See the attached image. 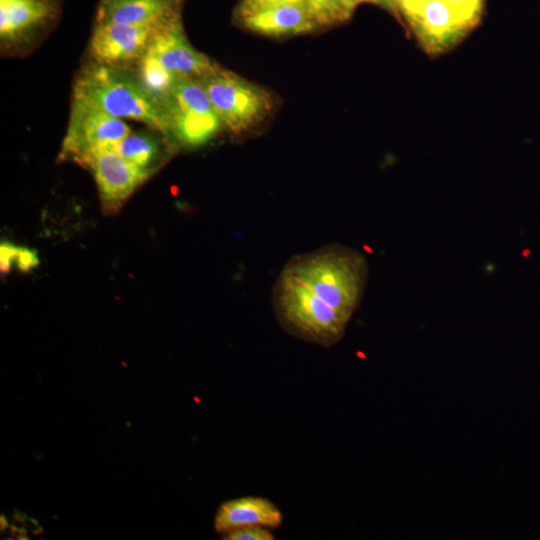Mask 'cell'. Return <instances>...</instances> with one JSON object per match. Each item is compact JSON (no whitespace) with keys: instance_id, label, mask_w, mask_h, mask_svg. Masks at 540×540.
Segmentation results:
<instances>
[{"instance_id":"cell-21","label":"cell","mask_w":540,"mask_h":540,"mask_svg":"<svg viewBox=\"0 0 540 540\" xmlns=\"http://www.w3.org/2000/svg\"><path fill=\"white\" fill-rule=\"evenodd\" d=\"M307 8L317 24H331L330 0H307Z\"/></svg>"},{"instance_id":"cell-1","label":"cell","mask_w":540,"mask_h":540,"mask_svg":"<svg viewBox=\"0 0 540 540\" xmlns=\"http://www.w3.org/2000/svg\"><path fill=\"white\" fill-rule=\"evenodd\" d=\"M368 264L340 245L297 255L280 272L273 308L290 335L324 348L341 340L366 286Z\"/></svg>"},{"instance_id":"cell-22","label":"cell","mask_w":540,"mask_h":540,"mask_svg":"<svg viewBox=\"0 0 540 540\" xmlns=\"http://www.w3.org/2000/svg\"><path fill=\"white\" fill-rule=\"evenodd\" d=\"M408 19L415 14L425 0H391Z\"/></svg>"},{"instance_id":"cell-19","label":"cell","mask_w":540,"mask_h":540,"mask_svg":"<svg viewBox=\"0 0 540 540\" xmlns=\"http://www.w3.org/2000/svg\"><path fill=\"white\" fill-rule=\"evenodd\" d=\"M225 540H273L272 532L259 525L243 526L223 534Z\"/></svg>"},{"instance_id":"cell-12","label":"cell","mask_w":540,"mask_h":540,"mask_svg":"<svg viewBox=\"0 0 540 540\" xmlns=\"http://www.w3.org/2000/svg\"><path fill=\"white\" fill-rule=\"evenodd\" d=\"M52 12L50 0H0L2 44L25 40L41 27Z\"/></svg>"},{"instance_id":"cell-11","label":"cell","mask_w":540,"mask_h":540,"mask_svg":"<svg viewBox=\"0 0 540 540\" xmlns=\"http://www.w3.org/2000/svg\"><path fill=\"white\" fill-rule=\"evenodd\" d=\"M283 522L280 509L269 499L260 496H242L223 502L215 515L214 528L225 534L234 529L259 525L278 528Z\"/></svg>"},{"instance_id":"cell-8","label":"cell","mask_w":540,"mask_h":540,"mask_svg":"<svg viewBox=\"0 0 540 540\" xmlns=\"http://www.w3.org/2000/svg\"><path fill=\"white\" fill-rule=\"evenodd\" d=\"M147 53L179 77L201 79L216 69L209 58L189 43L180 20L160 29Z\"/></svg>"},{"instance_id":"cell-4","label":"cell","mask_w":540,"mask_h":540,"mask_svg":"<svg viewBox=\"0 0 540 540\" xmlns=\"http://www.w3.org/2000/svg\"><path fill=\"white\" fill-rule=\"evenodd\" d=\"M171 136L186 147H198L220 130L221 120L199 79L178 77L167 100Z\"/></svg>"},{"instance_id":"cell-3","label":"cell","mask_w":540,"mask_h":540,"mask_svg":"<svg viewBox=\"0 0 540 540\" xmlns=\"http://www.w3.org/2000/svg\"><path fill=\"white\" fill-rule=\"evenodd\" d=\"M199 80L221 122L234 133L252 128L271 109L266 91L231 72L216 67Z\"/></svg>"},{"instance_id":"cell-7","label":"cell","mask_w":540,"mask_h":540,"mask_svg":"<svg viewBox=\"0 0 540 540\" xmlns=\"http://www.w3.org/2000/svg\"><path fill=\"white\" fill-rule=\"evenodd\" d=\"M160 29L162 28L97 22L90 41L91 55L96 63L113 67L140 60Z\"/></svg>"},{"instance_id":"cell-20","label":"cell","mask_w":540,"mask_h":540,"mask_svg":"<svg viewBox=\"0 0 540 540\" xmlns=\"http://www.w3.org/2000/svg\"><path fill=\"white\" fill-rule=\"evenodd\" d=\"M363 0H330V15L332 23L343 21L350 17L355 7Z\"/></svg>"},{"instance_id":"cell-16","label":"cell","mask_w":540,"mask_h":540,"mask_svg":"<svg viewBox=\"0 0 540 540\" xmlns=\"http://www.w3.org/2000/svg\"><path fill=\"white\" fill-rule=\"evenodd\" d=\"M1 272L8 273L15 265L21 271H29L38 265L34 251L10 243H2L0 247Z\"/></svg>"},{"instance_id":"cell-23","label":"cell","mask_w":540,"mask_h":540,"mask_svg":"<svg viewBox=\"0 0 540 540\" xmlns=\"http://www.w3.org/2000/svg\"><path fill=\"white\" fill-rule=\"evenodd\" d=\"M363 1H365V0H363ZM367 1H378V0H367Z\"/></svg>"},{"instance_id":"cell-15","label":"cell","mask_w":540,"mask_h":540,"mask_svg":"<svg viewBox=\"0 0 540 540\" xmlns=\"http://www.w3.org/2000/svg\"><path fill=\"white\" fill-rule=\"evenodd\" d=\"M179 76L166 69L147 52L139 60V81L154 97L167 102Z\"/></svg>"},{"instance_id":"cell-9","label":"cell","mask_w":540,"mask_h":540,"mask_svg":"<svg viewBox=\"0 0 540 540\" xmlns=\"http://www.w3.org/2000/svg\"><path fill=\"white\" fill-rule=\"evenodd\" d=\"M178 0H102L96 22L166 27L179 20Z\"/></svg>"},{"instance_id":"cell-17","label":"cell","mask_w":540,"mask_h":540,"mask_svg":"<svg viewBox=\"0 0 540 540\" xmlns=\"http://www.w3.org/2000/svg\"><path fill=\"white\" fill-rule=\"evenodd\" d=\"M457 19L467 28L479 20L483 0H444Z\"/></svg>"},{"instance_id":"cell-6","label":"cell","mask_w":540,"mask_h":540,"mask_svg":"<svg viewBox=\"0 0 540 540\" xmlns=\"http://www.w3.org/2000/svg\"><path fill=\"white\" fill-rule=\"evenodd\" d=\"M130 133L129 126L120 118L73 98L59 159L77 163L90 150L115 144Z\"/></svg>"},{"instance_id":"cell-5","label":"cell","mask_w":540,"mask_h":540,"mask_svg":"<svg viewBox=\"0 0 540 540\" xmlns=\"http://www.w3.org/2000/svg\"><path fill=\"white\" fill-rule=\"evenodd\" d=\"M77 163L92 172L106 214H115L152 174L129 163L112 144L90 150Z\"/></svg>"},{"instance_id":"cell-2","label":"cell","mask_w":540,"mask_h":540,"mask_svg":"<svg viewBox=\"0 0 540 540\" xmlns=\"http://www.w3.org/2000/svg\"><path fill=\"white\" fill-rule=\"evenodd\" d=\"M73 98L117 117L142 122L165 136L171 135L167 102L151 95L117 67L92 63L76 78Z\"/></svg>"},{"instance_id":"cell-18","label":"cell","mask_w":540,"mask_h":540,"mask_svg":"<svg viewBox=\"0 0 540 540\" xmlns=\"http://www.w3.org/2000/svg\"><path fill=\"white\" fill-rule=\"evenodd\" d=\"M285 4L307 5V0H241L237 8V15L242 19L248 15Z\"/></svg>"},{"instance_id":"cell-13","label":"cell","mask_w":540,"mask_h":540,"mask_svg":"<svg viewBox=\"0 0 540 540\" xmlns=\"http://www.w3.org/2000/svg\"><path fill=\"white\" fill-rule=\"evenodd\" d=\"M244 26L267 36H284L306 33L316 26L307 5L285 4L272 7L241 19Z\"/></svg>"},{"instance_id":"cell-14","label":"cell","mask_w":540,"mask_h":540,"mask_svg":"<svg viewBox=\"0 0 540 540\" xmlns=\"http://www.w3.org/2000/svg\"><path fill=\"white\" fill-rule=\"evenodd\" d=\"M112 145L129 163L152 173L165 157L167 150L154 135L147 133H130Z\"/></svg>"},{"instance_id":"cell-10","label":"cell","mask_w":540,"mask_h":540,"mask_svg":"<svg viewBox=\"0 0 540 540\" xmlns=\"http://www.w3.org/2000/svg\"><path fill=\"white\" fill-rule=\"evenodd\" d=\"M407 20L424 46L432 52L454 44L467 30L444 0H425Z\"/></svg>"}]
</instances>
